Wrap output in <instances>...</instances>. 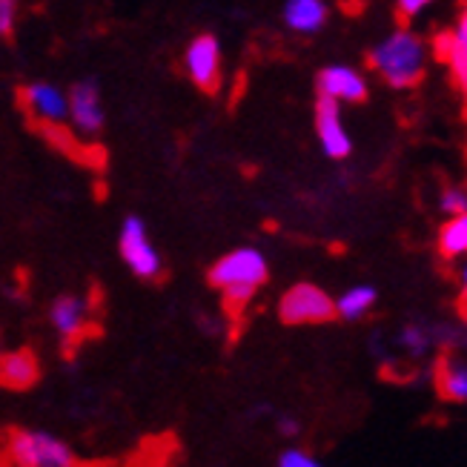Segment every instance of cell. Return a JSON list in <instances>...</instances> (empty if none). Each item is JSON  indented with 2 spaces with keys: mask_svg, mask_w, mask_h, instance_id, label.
I'll use <instances>...</instances> for the list:
<instances>
[{
  "mask_svg": "<svg viewBox=\"0 0 467 467\" xmlns=\"http://www.w3.org/2000/svg\"><path fill=\"white\" fill-rule=\"evenodd\" d=\"M267 278H270L267 258H264V253L255 247H238L227 255H221L207 273L210 287L221 290V296H224V307L233 316H238L244 307H247L253 296L267 284Z\"/></svg>",
  "mask_w": 467,
  "mask_h": 467,
  "instance_id": "cell-1",
  "label": "cell"
},
{
  "mask_svg": "<svg viewBox=\"0 0 467 467\" xmlns=\"http://www.w3.org/2000/svg\"><path fill=\"white\" fill-rule=\"evenodd\" d=\"M368 64L393 89H416L428 69V44L410 29H396L376 44L368 55Z\"/></svg>",
  "mask_w": 467,
  "mask_h": 467,
  "instance_id": "cell-2",
  "label": "cell"
},
{
  "mask_svg": "<svg viewBox=\"0 0 467 467\" xmlns=\"http://www.w3.org/2000/svg\"><path fill=\"white\" fill-rule=\"evenodd\" d=\"M278 318L287 327H298V324H330L336 318V298H330V293H324L316 284L301 281L281 296Z\"/></svg>",
  "mask_w": 467,
  "mask_h": 467,
  "instance_id": "cell-3",
  "label": "cell"
},
{
  "mask_svg": "<svg viewBox=\"0 0 467 467\" xmlns=\"http://www.w3.org/2000/svg\"><path fill=\"white\" fill-rule=\"evenodd\" d=\"M9 453L24 467H72L75 453L67 441L40 431H15L9 441Z\"/></svg>",
  "mask_w": 467,
  "mask_h": 467,
  "instance_id": "cell-4",
  "label": "cell"
},
{
  "mask_svg": "<svg viewBox=\"0 0 467 467\" xmlns=\"http://www.w3.org/2000/svg\"><path fill=\"white\" fill-rule=\"evenodd\" d=\"M118 250L124 264L138 278L150 281V278H158L161 270H164V261H161L155 244L147 235L144 218H138V215L124 218V224H120V233H118Z\"/></svg>",
  "mask_w": 467,
  "mask_h": 467,
  "instance_id": "cell-5",
  "label": "cell"
},
{
  "mask_svg": "<svg viewBox=\"0 0 467 467\" xmlns=\"http://www.w3.org/2000/svg\"><path fill=\"white\" fill-rule=\"evenodd\" d=\"M184 67L192 84L207 92L215 95L221 89V44L215 35H198L190 40V47L184 52Z\"/></svg>",
  "mask_w": 467,
  "mask_h": 467,
  "instance_id": "cell-6",
  "label": "cell"
},
{
  "mask_svg": "<svg viewBox=\"0 0 467 467\" xmlns=\"http://www.w3.org/2000/svg\"><path fill=\"white\" fill-rule=\"evenodd\" d=\"M316 135H318L321 152L333 161H344L353 152V140L341 124V104L338 100L318 95V100H316Z\"/></svg>",
  "mask_w": 467,
  "mask_h": 467,
  "instance_id": "cell-7",
  "label": "cell"
},
{
  "mask_svg": "<svg viewBox=\"0 0 467 467\" xmlns=\"http://www.w3.org/2000/svg\"><path fill=\"white\" fill-rule=\"evenodd\" d=\"M316 89L338 104H364L368 100V80L353 67H324L316 78Z\"/></svg>",
  "mask_w": 467,
  "mask_h": 467,
  "instance_id": "cell-8",
  "label": "cell"
},
{
  "mask_svg": "<svg viewBox=\"0 0 467 467\" xmlns=\"http://www.w3.org/2000/svg\"><path fill=\"white\" fill-rule=\"evenodd\" d=\"M67 100H69V118L78 132L98 135L104 130V107H100V92L95 80H78Z\"/></svg>",
  "mask_w": 467,
  "mask_h": 467,
  "instance_id": "cell-9",
  "label": "cell"
},
{
  "mask_svg": "<svg viewBox=\"0 0 467 467\" xmlns=\"http://www.w3.org/2000/svg\"><path fill=\"white\" fill-rule=\"evenodd\" d=\"M20 98H24V107L29 109V115L44 120V124H64L69 118V100L55 84L37 80V84L20 89Z\"/></svg>",
  "mask_w": 467,
  "mask_h": 467,
  "instance_id": "cell-10",
  "label": "cell"
},
{
  "mask_svg": "<svg viewBox=\"0 0 467 467\" xmlns=\"http://www.w3.org/2000/svg\"><path fill=\"white\" fill-rule=\"evenodd\" d=\"M40 379V364L32 350H15L0 356V384L9 390H26Z\"/></svg>",
  "mask_w": 467,
  "mask_h": 467,
  "instance_id": "cell-11",
  "label": "cell"
},
{
  "mask_svg": "<svg viewBox=\"0 0 467 467\" xmlns=\"http://www.w3.org/2000/svg\"><path fill=\"white\" fill-rule=\"evenodd\" d=\"M327 17H330V9L324 0H287V4H284V24L301 35H313L324 29Z\"/></svg>",
  "mask_w": 467,
  "mask_h": 467,
  "instance_id": "cell-12",
  "label": "cell"
},
{
  "mask_svg": "<svg viewBox=\"0 0 467 467\" xmlns=\"http://www.w3.org/2000/svg\"><path fill=\"white\" fill-rule=\"evenodd\" d=\"M436 393L441 401H453V404L467 401V370L453 356H441L436 361Z\"/></svg>",
  "mask_w": 467,
  "mask_h": 467,
  "instance_id": "cell-13",
  "label": "cell"
},
{
  "mask_svg": "<svg viewBox=\"0 0 467 467\" xmlns=\"http://www.w3.org/2000/svg\"><path fill=\"white\" fill-rule=\"evenodd\" d=\"M49 318H52L55 330L60 336H64L67 341H75L80 336V330L87 327V321H84V301L75 298V296H60L52 304Z\"/></svg>",
  "mask_w": 467,
  "mask_h": 467,
  "instance_id": "cell-14",
  "label": "cell"
},
{
  "mask_svg": "<svg viewBox=\"0 0 467 467\" xmlns=\"http://www.w3.org/2000/svg\"><path fill=\"white\" fill-rule=\"evenodd\" d=\"M376 287H368V284H358V287H350L348 293H341L336 298V318L344 321H358L368 316L376 307Z\"/></svg>",
  "mask_w": 467,
  "mask_h": 467,
  "instance_id": "cell-15",
  "label": "cell"
},
{
  "mask_svg": "<svg viewBox=\"0 0 467 467\" xmlns=\"http://www.w3.org/2000/svg\"><path fill=\"white\" fill-rule=\"evenodd\" d=\"M444 64L451 67L456 89L464 92V87H467V17H464V12H462V17L456 20V26H453L451 52H448V60H444Z\"/></svg>",
  "mask_w": 467,
  "mask_h": 467,
  "instance_id": "cell-16",
  "label": "cell"
},
{
  "mask_svg": "<svg viewBox=\"0 0 467 467\" xmlns=\"http://www.w3.org/2000/svg\"><path fill=\"white\" fill-rule=\"evenodd\" d=\"M439 253L444 258H459L467 253V213L451 215L439 230Z\"/></svg>",
  "mask_w": 467,
  "mask_h": 467,
  "instance_id": "cell-17",
  "label": "cell"
},
{
  "mask_svg": "<svg viewBox=\"0 0 467 467\" xmlns=\"http://www.w3.org/2000/svg\"><path fill=\"white\" fill-rule=\"evenodd\" d=\"M399 344L404 350H408L410 356H424L428 353V348L433 344V333L424 327V324H416V321H410V324H404V327L399 330Z\"/></svg>",
  "mask_w": 467,
  "mask_h": 467,
  "instance_id": "cell-18",
  "label": "cell"
},
{
  "mask_svg": "<svg viewBox=\"0 0 467 467\" xmlns=\"http://www.w3.org/2000/svg\"><path fill=\"white\" fill-rule=\"evenodd\" d=\"M439 210L448 213V215L464 213L467 210V195H464V190H459V187H448V190H444L441 198H439Z\"/></svg>",
  "mask_w": 467,
  "mask_h": 467,
  "instance_id": "cell-19",
  "label": "cell"
},
{
  "mask_svg": "<svg viewBox=\"0 0 467 467\" xmlns=\"http://www.w3.org/2000/svg\"><path fill=\"white\" fill-rule=\"evenodd\" d=\"M278 467H318L321 462L307 453V451H301V448H287L284 453H278Z\"/></svg>",
  "mask_w": 467,
  "mask_h": 467,
  "instance_id": "cell-20",
  "label": "cell"
},
{
  "mask_svg": "<svg viewBox=\"0 0 467 467\" xmlns=\"http://www.w3.org/2000/svg\"><path fill=\"white\" fill-rule=\"evenodd\" d=\"M20 15V0H0V37H12Z\"/></svg>",
  "mask_w": 467,
  "mask_h": 467,
  "instance_id": "cell-21",
  "label": "cell"
},
{
  "mask_svg": "<svg viewBox=\"0 0 467 467\" xmlns=\"http://www.w3.org/2000/svg\"><path fill=\"white\" fill-rule=\"evenodd\" d=\"M433 0H396V9H399V17L401 20H413L419 17L424 9H428Z\"/></svg>",
  "mask_w": 467,
  "mask_h": 467,
  "instance_id": "cell-22",
  "label": "cell"
},
{
  "mask_svg": "<svg viewBox=\"0 0 467 467\" xmlns=\"http://www.w3.org/2000/svg\"><path fill=\"white\" fill-rule=\"evenodd\" d=\"M451 40H453V29H451V32H439V35L433 37V57L439 60V64H444V60H448Z\"/></svg>",
  "mask_w": 467,
  "mask_h": 467,
  "instance_id": "cell-23",
  "label": "cell"
},
{
  "mask_svg": "<svg viewBox=\"0 0 467 467\" xmlns=\"http://www.w3.org/2000/svg\"><path fill=\"white\" fill-rule=\"evenodd\" d=\"M278 433L284 439H296L301 433V421L293 419V416H278Z\"/></svg>",
  "mask_w": 467,
  "mask_h": 467,
  "instance_id": "cell-24",
  "label": "cell"
}]
</instances>
